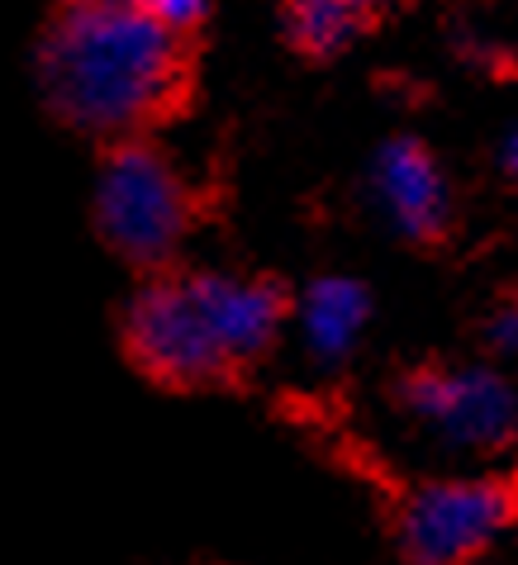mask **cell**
I'll list each match as a JSON object with an SVG mask.
<instances>
[{
	"label": "cell",
	"mask_w": 518,
	"mask_h": 565,
	"mask_svg": "<svg viewBox=\"0 0 518 565\" xmlns=\"http://www.w3.org/2000/svg\"><path fill=\"white\" fill-rule=\"evenodd\" d=\"M499 171H505V177H514V171H518V134L514 129L499 134Z\"/></svg>",
	"instance_id": "cell-12"
},
{
	"label": "cell",
	"mask_w": 518,
	"mask_h": 565,
	"mask_svg": "<svg viewBox=\"0 0 518 565\" xmlns=\"http://www.w3.org/2000/svg\"><path fill=\"white\" fill-rule=\"evenodd\" d=\"M191 295L205 313L219 352L233 371L247 366L276 348L281 323L290 313V300L276 280L266 276H233V271H191Z\"/></svg>",
	"instance_id": "cell-6"
},
{
	"label": "cell",
	"mask_w": 518,
	"mask_h": 565,
	"mask_svg": "<svg viewBox=\"0 0 518 565\" xmlns=\"http://www.w3.org/2000/svg\"><path fill=\"white\" fill-rule=\"evenodd\" d=\"M195 218L191 181L162 148L124 138L105 152L96 177V228L134 266H162L177 257Z\"/></svg>",
	"instance_id": "cell-2"
},
{
	"label": "cell",
	"mask_w": 518,
	"mask_h": 565,
	"mask_svg": "<svg viewBox=\"0 0 518 565\" xmlns=\"http://www.w3.org/2000/svg\"><path fill=\"white\" fill-rule=\"evenodd\" d=\"M371 185L385 218L404 238L437 243L452 228V185L443 177V167H437V157L419 138H390L376 152Z\"/></svg>",
	"instance_id": "cell-7"
},
{
	"label": "cell",
	"mask_w": 518,
	"mask_h": 565,
	"mask_svg": "<svg viewBox=\"0 0 518 565\" xmlns=\"http://www.w3.org/2000/svg\"><path fill=\"white\" fill-rule=\"evenodd\" d=\"M43 96L72 129L129 138L186 86L181 39L134 6H72L39 53Z\"/></svg>",
	"instance_id": "cell-1"
},
{
	"label": "cell",
	"mask_w": 518,
	"mask_h": 565,
	"mask_svg": "<svg viewBox=\"0 0 518 565\" xmlns=\"http://www.w3.org/2000/svg\"><path fill=\"white\" fill-rule=\"evenodd\" d=\"M124 342L152 381L177 390L214 385L233 375L186 276H157L134 295L124 313Z\"/></svg>",
	"instance_id": "cell-4"
},
{
	"label": "cell",
	"mask_w": 518,
	"mask_h": 565,
	"mask_svg": "<svg viewBox=\"0 0 518 565\" xmlns=\"http://www.w3.org/2000/svg\"><path fill=\"white\" fill-rule=\"evenodd\" d=\"M328 6H342V10H352V14H362V20H371V14L381 10L385 0H328Z\"/></svg>",
	"instance_id": "cell-13"
},
{
	"label": "cell",
	"mask_w": 518,
	"mask_h": 565,
	"mask_svg": "<svg viewBox=\"0 0 518 565\" xmlns=\"http://www.w3.org/2000/svg\"><path fill=\"white\" fill-rule=\"evenodd\" d=\"M72 6H129V0H72Z\"/></svg>",
	"instance_id": "cell-14"
},
{
	"label": "cell",
	"mask_w": 518,
	"mask_h": 565,
	"mask_svg": "<svg viewBox=\"0 0 518 565\" xmlns=\"http://www.w3.org/2000/svg\"><path fill=\"white\" fill-rule=\"evenodd\" d=\"M490 348L499 356H514L518 352V309L514 305H499V313H490V328H485Z\"/></svg>",
	"instance_id": "cell-11"
},
{
	"label": "cell",
	"mask_w": 518,
	"mask_h": 565,
	"mask_svg": "<svg viewBox=\"0 0 518 565\" xmlns=\"http://www.w3.org/2000/svg\"><path fill=\"white\" fill-rule=\"evenodd\" d=\"M362 29H367L362 14L328 6V0H290L286 6V34L309 57H334L342 49H352Z\"/></svg>",
	"instance_id": "cell-9"
},
{
	"label": "cell",
	"mask_w": 518,
	"mask_h": 565,
	"mask_svg": "<svg viewBox=\"0 0 518 565\" xmlns=\"http://www.w3.org/2000/svg\"><path fill=\"white\" fill-rule=\"evenodd\" d=\"M395 399L457 451H499L518 428L514 385L490 366H419L395 385Z\"/></svg>",
	"instance_id": "cell-5"
},
{
	"label": "cell",
	"mask_w": 518,
	"mask_h": 565,
	"mask_svg": "<svg viewBox=\"0 0 518 565\" xmlns=\"http://www.w3.org/2000/svg\"><path fill=\"white\" fill-rule=\"evenodd\" d=\"M371 323V290L352 276H319L314 286L305 290V305H300V333L309 342V352L338 366L357 352Z\"/></svg>",
	"instance_id": "cell-8"
},
{
	"label": "cell",
	"mask_w": 518,
	"mask_h": 565,
	"mask_svg": "<svg viewBox=\"0 0 518 565\" xmlns=\"http://www.w3.org/2000/svg\"><path fill=\"white\" fill-rule=\"evenodd\" d=\"M514 518L505 480H429L400 499L395 532L414 565H476Z\"/></svg>",
	"instance_id": "cell-3"
},
{
	"label": "cell",
	"mask_w": 518,
	"mask_h": 565,
	"mask_svg": "<svg viewBox=\"0 0 518 565\" xmlns=\"http://www.w3.org/2000/svg\"><path fill=\"white\" fill-rule=\"evenodd\" d=\"M134 10H144L152 24H162L167 34H191V29L210 14V0H129Z\"/></svg>",
	"instance_id": "cell-10"
}]
</instances>
